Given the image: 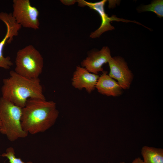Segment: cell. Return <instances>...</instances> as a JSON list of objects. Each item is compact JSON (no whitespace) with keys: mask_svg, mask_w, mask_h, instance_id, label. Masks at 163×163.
I'll use <instances>...</instances> for the list:
<instances>
[{"mask_svg":"<svg viewBox=\"0 0 163 163\" xmlns=\"http://www.w3.org/2000/svg\"><path fill=\"white\" fill-rule=\"evenodd\" d=\"M59 114L53 101L29 99L22 108V128L33 135L44 132L54 124Z\"/></svg>","mask_w":163,"mask_h":163,"instance_id":"obj_1","label":"cell"},{"mask_svg":"<svg viewBox=\"0 0 163 163\" xmlns=\"http://www.w3.org/2000/svg\"><path fill=\"white\" fill-rule=\"evenodd\" d=\"M10 77L3 80L2 97L21 108L29 99L46 100L39 78L30 79L11 71Z\"/></svg>","mask_w":163,"mask_h":163,"instance_id":"obj_2","label":"cell"},{"mask_svg":"<svg viewBox=\"0 0 163 163\" xmlns=\"http://www.w3.org/2000/svg\"><path fill=\"white\" fill-rule=\"evenodd\" d=\"M22 108L2 97L0 98V133L11 142L26 137L28 133L21 124Z\"/></svg>","mask_w":163,"mask_h":163,"instance_id":"obj_3","label":"cell"},{"mask_svg":"<svg viewBox=\"0 0 163 163\" xmlns=\"http://www.w3.org/2000/svg\"><path fill=\"white\" fill-rule=\"evenodd\" d=\"M14 71L27 78H39L43 66V59L40 52L29 45L17 52L15 59Z\"/></svg>","mask_w":163,"mask_h":163,"instance_id":"obj_4","label":"cell"},{"mask_svg":"<svg viewBox=\"0 0 163 163\" xmlns=\"http://www.w3.org/2000/svg\"><path fill=\"white\" fill-rule=\"evenodd\" d=\"M12 16L16 22L24 27L37 30L40 23L39 11L29 0H13Z\"/></svg>","mask_w":163,"mask_h":163,"instance_id":"obj_5","label":"cell"},{"mask_svg":"<svg viewBox=\"0 0 163 163\" xmlns=\"http://www.w3.org/2000/svg\"><path fill=\"white\" fill-rule=\"evenodd\" d=\"M107 1L106 0H103L99 2L93 3L83 0H77L79 6H87L90 9L94 10L97 12L101 17V25L97 30L91 33L90 36L91 38H94L99 37L103 33L114 29V27L110 24V22L113 21H121L126 22H132L140 24L135 21L118 18L114 15H112L111 17H109L105 12L104 9V6Z\"/></svg>","mask_w":163,"mask_h":163,"instance_id":"obj_6","label":"cell"},{"mask_svg":"<svg viewBox=\"0 0 163 163\" xmlns=\"http://www.w3.org/2000/svg\"><path fill=\"white\" fill-rule=\"evenodd\" d=\"M0 19L4 23L7 27L6 35L0 42V68L8 69L13 65V63L9 56H4L3 54L4 47L6 42L11 43L13 37L18 35V31L21 26L16 22L12 13L0 12Z\"/></svg>","mask_w":163,"mask_h":163,"instance_id":"obj_7","label":"cell"},{"mask_svg":"<svg viewBox=\"0 0 163 163\" xmlns=\"http://www.w3.org/2000/svg\"><path fill=\"white\" fill-rule=\"evenodd\" d=\"M108 63L110 69L108 75L116 79L123 89H129L134 76L124 59L120 56L112 57Z\"/></svg>","mask_w":163,"mask_h":163,"instance_id":"obj_8","label":"cell"},{"mask_svg":"<svg viewBox=\"0 0 163 163\" xmlns=\"http://www.w3.org/2000/svg\"><path fill=\"white\" fill-rule=\"evenodd\" d=\"M111 58L109 48L104 46L100 51L89 53L81 65L89 72L97 74L99 72L104 71L103 65L108 63Z\"/></svg>","mask_w":163,"mask_h":163,"instance_id":"obj_9","label":"cell"},{"mask_svg":"<svg viewBox=\"0 0 163 163\" xmlns=\"http://www.w3.org/2000/svg\"><path fill=\"white\" fill-rule=\"evenodd\" d=\"M99 76L98 74L90 72L83 67L77 66L73 75L72 85L79 90L85 88L90 94L95 89Z\"/></svg>","mask_w":163,"mask_h":163,"instance_id":"obj_10","label":"cell"},{"mask_svg":"<svg viewBox=\"0 0 163 163\" xmlns=\"http://www.w3.org/2000/svg\"><path fill=\"white\" fill-rule=\"evenodd\" d=\"M95 88L100 93L108 96L118 97L123 92V89L118 82L104 71L99 76Z\"/></svg>","mask_w":163,"mask_h":163,"instance_id":"obj_11","label":"cell"},{"mask_svg":"<svg viewBox=\"0 0 163 163\" xmlns=\"http://www.w3.org/2000/svg\"><path fill=\"white\" fill-rule=\"evenodd\" d=\"M144 163H163V149L147 146L141 150Z\"/></svg>","mask_w":163,"mask_h":163,"instance_id":"obj_12","label":"cell"},{"mask_svg":"<svg viewBox=\"0 0 163 163\" xmlns=\"http://www.w3.org/2000/svg\"><path fill=\"white\" fill-rule=\"evenodd\" d=\"M140 12L150 11L155 13L158 17L163 16V1L156 0L148 5L141 6L138 9Z\"/></svg>","mask_w":163,"mask_h":163,"instance_id":"obj_13","label":"cell"},{"mask_svg":"<svg viewBox=\"0 0 163 163\" xmlns=\"http://www.w3.org/2000/svg\"><path fill=\"white\" fill-rule=\"evenodd\" d=\"M1 156L7 158L10 163H33L31 161L24 162L20 158L16 157L15 155L14 150L13 148L9 147L6 150V152L3 153Z\"/></svg>","mask_w":163,"mask_h":163,"instance_id":"obj_14","label":"cell"},{"mask_svg":"<svg viewBox=\"0 0 163 163\" xmlns=\"http://www.w3.org/2000/svg\"><path fill=\"white\" fill-rule=\"evenodd\" d=\"M60 1L62 4L67 5H73L77 2V0H61Z\"/></svg>","mask_w":163,"mask_h":163,"instance_id":"obj_15","label":"cell"},{"mask_svg":"<svg viewBox=\"0 0 163 163\" xmlns=\"http://www.w3.org/2000/svg\"><path fill=\"white\" fill-rule=\"evenodd\" d=\"M120 163H126L124 162H121ZM131 163H144L143 160L139 157L135 159Z\"/></svg>","mask_w":163,"mask_h":163,"instance_id":"obj_16","label":"cell"},{"mask_svg":"<svg viewBox=\"0 0 163 163\" xmlns=\"http://www.w3.org/2000/svg\"><path fill=\"white\" fill-rule=\"evenodd\" d=\"M1 125H2V123H1V120H0V127L1 126Z\"/></svg>","mask_w":163,"mask_h":163,"instance_id":"obj_17","label":"cell"}]
</instances>
